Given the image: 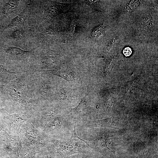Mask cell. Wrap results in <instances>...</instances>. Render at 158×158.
Here are the masks:
<instances>
[{"instance_id": "obj_14", "label": "cell", "mask_w": 158, "mask_h": 158, "mask_svg": "<svg viewBox=\"0 0 158 158\" xmlns=\"http://www.w3.org/2000/svg\"><path fill=\"white\" fill-rule=\"evenodd\" d=\"M91 152L87 153H78L70 156L67 158H96L91 155Z\"/></svg>"}, {"instance_id": "obj_7", "label": "cell", "mask_w": 158, "mask_h": 158, "mask_svg": "<svg viewBox=\"0 0 158 158\" xmlns=\"http://www.w3.org/2000/svg\"><path fill=\"white\" fill-rule=\"evenodd\" d=\"M29 0H0V35L11 20L25 7Z\"/></svg>"}, {"instance_id": "obj_16", "label": "cell", "mask_w": 158, "mask_h": 158, "mask_svg": "<svg viewBox=\"0 0 158 158\" xmlns=\"http://www.w3.org/2000/svg\"><path fill=\"white\" fill-rule=\"evenodd\" d=\"M4 129H5V125L0 111V132Z\"/></svg>"}, {"instance_id": "obj_2", "label": "cell", "mask_w": 158, "mask_h": 158, "mask_svg": "<svg viewBox=\"0 0 158 158\" xmlns=\"http://www.w3.org/2000/svg\"><path fill=\"white\" fill-rule=\"evenodd\" d=\"M35 48L29 50L0 44V63L11 71L22 73L30 72Z\"/></svg>"}, {"instance_id": "obj_10", "label": "cell", "mask_w": 158, "mask_h": 158, "mask_svg": "<svg viewBox=\"0 0 158 158\" xmlns=\"http://www.w3.org/2000/svg\"><path fill=\"white\" fill-rule=\"evenodd\" d=\"M19 150L18 136L9 134L5 129L2 130L0 132V150L18 154Z\"/></svg>"}, {"instance_id": "obj_1", "label": "cell", "mask_w": 158, "mask_h": 158, "mask_svg": "<svg viewBox=\"0 0 158 158\" xmlns=\"http://www.w3.org/2000/svg\"><path fill=\"white\" fill-rule=\"evenodd\" d=\"M0 105L10 114L38 109L32 73H24L15 79L0 84Z\"/></svg>"}, {"instance_id": "obj_9", "label": "cell", "mask_w": 158, "mask_h": 158, "mask_svg": "<svg viewBox=\"0 0 158 158\" xmlns=\"http://www.w3.org/2000/svg\"><path fill=\"white\" fill-rule=\"evenodd\" d=\"M56 61V55L54 51L44 49L41 47L35 48L30 72L34 73L40 72L47 69H53V66Z\"/></svg>"}, {"instance_id": "obj_13", "label": "cell", "mask_w": 158, "mask_h": 158, "mask_svg": "<svg viewBox=\"0 0 158 158\" xmlns=\"http://www.w3.org/2000/svg\"><path fill=\"white\" fill-rule=\"evenodd\" d=\"M135 151L137 158H150L152 152L151 150L142 142L136 144Z\"/></svg>"}, {"instance_id": "obj_11", "label": "cell", "mask_w": 158, "mask_h": 158, "mask_svg": "<svg viewBox=\"0 0 158 158\" xmlns=\"http://www.w3.org/2000/svg\"><path fill=\"white\" fill-rule=\"evenodd\" d=\"M30 10L29 1L25 7L11 20L6 28L11 26H28V23L30 14Z\"/></svg>"}, {"instance_id": "obj_17", "label": "cell", "mask_w": 158, "mask_h": 158, "mask_svg": "<svg viewBox=\"0 0 158 158\" xmlns=\"http://www.w3.org/2000/svg\"></svg>"}, {"instance_id": "obj_8", "label": "cell", "mask_w": 158, "mask_h": 158, "mask_svg": "<svg viewBox=\"0 0 158 158\" xmlns=\"http://www.w3.org/2000/svg\"><path fill=\"white\" fill-rule=\"evenodd\" d=\"M37 110L10 114L0 106V111L5 129L9 134L18 136L20 128L35 113Z\"/></svg>"}, {"instance_id": "obj_5", "label": "cell", "mask_w": 158, "mask_h": 158, "mask_svg": "<svg viewBox=\"0 0 158 158\" xmlns=\"http://www.w3.org/2000/svg\"><path fill=\"white\" fill-rule=\"evenodd\" d=\"M30 39L31 30L28 26H11L5 28L0 35V44L29 50L31 49Z\"/></svg>"}, {"instance_id": "obj_15", "label": "cell", "mask_w": 158, "mask_h": 158, "mask_svg": "<svg viewBox=\"0 0 158 158\" xmlns=\"http://www.w3.org/2000/svg\"><path fill=\"white\" fill-rule=\"evenodd\" d=\"M123 54L126 56H129L132 53V50L129 47H127L125 48L123 51Z\"/></svg>"}, {"instance_id": "obj_3", "label": "cell", "mask_w": 158, "mask_h": 158, "mask_svg": "<svg viewBox=\"0 0 158 158\" xmlns=\"http://www.w3.org/2000/svg\"><path fill=\"white\" fill-rule=\"evenodd\" d=\"M34 92L39 108L51 102L55 88L53 78L41 72L32 73Z\"/></svg>"}, {"instance_id": "obj_4", "label": "cell", "mask_w": 158, "mask_h": 158, "mask_svg": "<svg viewBox=\"0 0 158 158\" xmlns=\"http://www.w3.org/2000/svg\"><path fill=\"white\" fill-rule=\"evenodd\" d=\"M18 136L35 151L42 152L51 147L50 138L35 127L29 120L20 128Z\"/></svg>"}, {"instance_id": "obj_6", "label": "cell", "mask_w": 158, "mask_h": 158, "mask_svg": "<svg viewBox=\"0 0 158 158\" xmlns=\"http://www.w3.org/2000/svg\"><path fill=\"white\" fill-rule=\"evenodd\" d=\"M52 147L62 158L78 153H87L93 150L83 141L77 138L56 139L50 138Z\"/></svg>"}, {"instance_id": "obj_12", "label": "cell", "mask_w": 158, "mask_h": 158, "mask_svg": "<svg viewBox=\"0 0 158 158\" xmlns=\"http://www.w3.org/2000/svg\"><path fill=\"white\" fill-rule=\"evenodd\" d=\"M23 74L9 70L4 64L0 63V84L7 83L17 78Z\"/></svg>"}]
</instances>
